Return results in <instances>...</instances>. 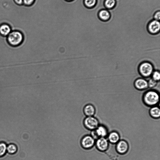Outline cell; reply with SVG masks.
<instances>
[{
	"label": "cell",
	"instance_id": "obj_23",
	"mask_svg": "<svg viewBox=\"0 0 160 160\" xmlns=\"http://www.w3.org/2000/svg\"><path fill=\"white\" fill-rule=\"evenodd\" d=\"M154 19L159 21L160 20V11L156 12L153 15Z\"/></svg>",
	"mask_w": 160,
	"mask_h": 160
},
{
	"label": "cell",
	"instance_id": "obj_17",
	"mask_svg": "<svg viewBox=\"0 0 160 160\" xmlns=\"http://www.w3.org/2000/svg\"><path fill=\"white\" fill-rule=\"evenodd\" d=\"M104 4L107 9H112L114 7L116 4V0H105Z\"/></svg>",
	"mask_w": 160,
	"mask_h": 160
},
{
	"label": "cell",
	"instance_id": "obj_13",
	"mask_svg": "<svg viewBox=\"0 0 160 160\" xmlns=\"http://www.w3.org/2000/svg\"><path fill=\"white\" fill-rule=\"evenodd\" d=\"M12 31L10 27L8 24L4 23L0 26V35L4 37H7Z\"/></svg>",
	"mask_w": 160,
	"mask_h": 160
},
{
	"label": "cell",
	"instance_id": "obj_22",
	"mask_svg": "<svg viewBox=\"0 0 160 160\" xmlns=\"http://www.w3.org/2000/svg\"><path fill=\"white\" fill-rule=\"evenodd\" d=\"M35 0H23V4L26 6L32 5L34 2Z\"/></svg>",
	"mask_w": 160,
	"mask_h": 160
},
{
	"label": "cell",
	"instance_id": "obj_14",
	"mask_svg": "<svg viewBox=\"0 0 160 160\" xmlns=\"http://www.w3.org/2000/svg\"><path fill=\"white\" fill-rule=\"evenodd\" d=\"M151 117L154 119H158L160 117V109L157 106L151 107L149 111Z\"/></svg>",
	"mask_w": 160,
	"mask_h": 160
},
{
	"label": "cell",
	"instance_id": "obj_9",
	"mask_svg": "<svg viewBox=\"0 0 160 160\" xmlns=\"http://www.w3.org/2000/svg\"><path fill=\"white\" fill-rule=\"evenodd\" d=\"M115 148L118 153L120 154H124L128 151V144L125 140H120L116 144Z\"/></svg>",
	"mask_w": 160,
	"mask_h": 160
},
{
	"label": "cell",
	"instance_id": "obj_25",
	"mask_svg": "<svg viewBox=\"0 0 160 160\" xmlns=\"http://www.w3.org/2000/svg\"><path fill=\"white\" fill-rule=\"evenodd\" d=\"M66 1H72L73 0H66Z\"/></svg>",
	"mask_w": 160,
	"mask_h": 160
},
{
	"label": "cell",
	"instance_id": "obj_21",
	"mask_svg": "<svg viewBox=\"0 0 160 160\" xmlns=\"http://www.w3.org/2000/svg\"><path fill=\"white\" fill-rule=\"evenodd\" d=\"M157 82L151 78L148 81V88H154L157 85Z\"/></svg>",
	"mask_w": 160,
	"mask_h": 160
},
{
	"label": "cell",
	"instance_id": "obj_7",
	"mask_svg": "<svg viewBox=\"0 0 160 160\" xmlns=\"http://www.w3.org/2000/svg\"><path fill=\"white\" fill-rule=\"evenodd\" d=\"M95 145L98 151L102 152H105L108 148L109 142L105 138H99L95 141Z\"/></svg>",
	"mask_w": 160,
	"mask_h": 160
},
{
	"label": "cell",
	"instance_id": "obj_24",
	"mask_svg": "<svg viewBox=\"0 0 160 160\" xmlns=\"http://www.w3.org/2000/svg\"><path fill=\"white\" fill-rule=\"evenodd\" d=\"M13 1L18 5H21L23 4V0H13Z\"/></svg>",
	"mask_w": 160,
	"mask_h": 160
},
{
	"label": "cell",
	"instance_id": "obj_18",
	"mask_svg": "<svg viewBox=\"0 0 160 160\" xmlns=\"http://www.w3.org/2000/svg\"><path fill=\"white\" fill-rule=\"evenodd\" d=\"M7 145L4 142H0V157L4 156L6 152Z\"/></svg>",
	"mask_w": 160,
	"mask_h": 160
},
{
	"label": "cell",
	"instance_id": "obj_1",
	"mask_svg": "<svg viewBox=\"0 0 160 160\" xmlns=\"http://www.w3.org/2000/svg\"><path fill=\"white\" fill-rule=\"evenodd\" d=\"M159 93L156 91L150 90L146 91L142 96V101L148 107L157 106L159 102Z\"/></svg>",
	"mask_w": 160,
	"mask_h": 160
},
{
	"label": "cell",
	"instance_id": "obj_10",
	"mask_svg": "<svg viewBox=\"0 0 160 160\" xmlns=\"http://www.w3.org/2000/svg\"><path fill=\"white\" fill-rule=\"evenodd\" d=\"M135 88L139 90H143L148 88V81L143 78H138L134 82Z\"/></svg>",
	"mask_w": 160,
	"mask_h": 160
},
{
	"label": "cell",
	"instance_id": "obj_6",
	"mask_svg": "<svg viewBox=\"0 0 160 160\" xmlns=\"http://www.w3.org/2000/svg\"><path fill=\"white\" fill-rule=\"evenodd\" d=\"M95 140L91 135H87L84 136L80 141L81 145L83 148L89 149L95 145Z\"/></svg>",
	"mask_w": 160,
	"mask_h": 160
},
{
	"label": "cell",
	"instance_id": "obj_3",
	"mask_svg": "<svg viewBox=\"0 0 160 160\" xmlns=\"http://www.w3.org/2000/svg\"><path fill=\"white\" fill-rule=\"evenodd\" d=\"M138 70L140 74L144 78L150 77L154 71L152 64L146 61L143 62L140 64Z\"/></svg>",
	"mask_w": 160,
	"mask_h": 160
},
{
	"label": "cell",
	"instance_id": "obj_15",
	"mask_svg": "<svg viewBox=\"0 0 160 160\" xmlns=\"http://www.w3.org/2000/svg\"><path fill=\"white\" fill-rule=\"evenodd\" d=\"M98 16L101 20L107 21L110 18V14L107 9H103L101 10L99 12Z\"/></svg>",
	"mask_w": 160,
	"mask_h": 160
},
{
	"label": "cell",
	"instance_id": "obj_16",
	"mask_svg": "<svg viewBox=\"0 0 160 160\" xmlns=\"http://www.w3.org/2000/svg\"><path fill=\"white\" fill-rule=\"evenodd\" d=\"M17 151V146L14 144L11 143L7 146V151L10 154H14Z\"/></svg>",
	"mask_w": 160,
	"mask_h": 160
},
{
	"label": "cell",
	"instance_id": "obj_19",
	"mask_svg": "<svg viewBox=\"0 0 160 160\" xmlns=\"http://www.w3.org/2000/svg\"><path fill=\"white\" fill-rule=\"evenodd\" d=\"M97 0H84V3L85 5L89 8L93 7L96 5Z\"/></svg>",
	"mask_w": 160,
	"mask_h": 160
},
{
	"label": "cell",
	"instance_id": "obj_12",
	"mask_svg": "<svg viewBox=\"0 0 160 160\" xmlns=\"http://www.w3.org/2000/svg\"><path fill=\"white\" fill-rule=\"evenodd\" d=\"M107 136L108 141L112 144H116L120 140V135L116 131L111 132L108 134Z\"/></svg>",
	"mask_w": 160,
	"mask_h": 160
},
{
	"label": "cell",
	"instance_id": "obj_2",
	"mask_svg": "<svg viewBox=\"0 0 160 160\" xmlns=\"http://www.w3.org/2000/svg\"><path fill=\"white\" fill-rule=\"evenodd\" d=\"M6 38L8 43L13 47L19 46L22 43L24 40L23 34L17 30L12 31Z\"/></svg>",
	"mask_w": 160,
	"mask_h": 160
},
{
	"label": "cell",
	"instance_id": "obj_4",
	"mask_svg": "<svg viewBox=\"0 0 160 160\" xmlns=\"http://www.w3.org/2000/svg\"><path fill=\"white\" fill-rule=\"evenodd\" d=\"M83 123L86 128L91 131L95 129L99 125V121L93 116L87 117L84 118Z\"/></svg>",
	"mask_w": 160,
	"mask_h": 160
},
{
	"label": "cell",
	"instance_id": "obj_5",
	"mask_svg": "<svg viewBox=\"0 0 160 160\" xmlns=\"http://www.w3.org/2000/svg\"><path fill=\"white\" fill-rule=\"evenodd\" d=\"M91 131V135L95 140L99 138H105L108 134L107 128L103 125H99L96 129Z\"/></svg>",
	"mask_w": 160,
	"mask_h": 160
},
{
	"label": "cell",
	"instance_id": "obj_11",
	"mask_svg": "<svg viewBox=\"0 0 160 160\" xmlns=\"http://www.w3.org/2000/svg\"><path fill=\"white\" fill-rule=\"evenodd\" d=\"M83 112L85 115L87 117L92 116L95 113V108L92 104H87L83 108Z\"/></svg>",
	"mask_w": 160,
	"mask_h": 160
},
{
	"label": "cell",
	"instance_id": "obj_20",
	"mask_svg": "<svg viewBox=\"0 0 160 160\" xmlns=\"http://www.w3.org/2000/svg\"><path fill=\"white\" fill-rule=\"evenodd\" d=\"M152 78L158 82L160 79V72L158 70L154 71L151 75Z\"/></svg>",
	"mask_w": 160,
	"mask_h": 160
},
{
	"label": "cell",
	"instance_id": "obj_8",
	"mask_svg": "<svg viewBox=\"0 0 160 160\" xmlns=\"http://www.w3.org/2000/svg\"><path fill=\"white\" fill-rule=\"evenodd\" d=\"M148 30L149 33L152 35H155L160 32V21L154 19L152 20L148 24Z\"/></svg>",
	"mask_w": 160,
	"mask_h": 160
}]
</instances>
